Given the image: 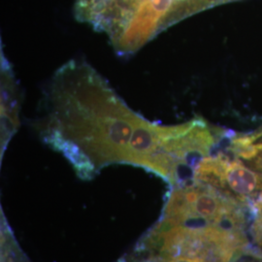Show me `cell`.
I'll list each match as a JSON object with an SVG mask.
<instances>
[{
	"label": "cell",
	"mask_w": 262,
	"mask_h": 262,
	"mask_svg": "<svg viewBox=\"0 0 262 262\" xmlns=\"http://www.w3.org/2000/svg\"><path fill=\"white\" fill-rule=\"evenodd\" d=\"M41 108L35 121L39 135L83 180L105 166L128 164L131 143L149 122L83 59H71L56 70Z\"/></svg>",
	"instance_id": "1"
},
{
	"label": "cell",
	"mask_w": 262,
	"mask_h": 262,
	"mask_svg": "<svg viewBox=\"0 0 262 262\" xmlns=\"http://www.w3.org/2000/svg\"><path fill=\"white\" fill-rule=\"evenodd\" d=\"M144 0H77V19L105 33L112 44L122 34Z\"/></svg>",
	"instance_id": "2"
},
{
	"label": "cell",
	"mask_w": 262,
	"mask_h": 262,
	"mask_svg": "<svg viewBox=\"0 0 262 262\" xmlns=\"http://www.w3.org/2000/svg\"><path fill=\"white\" fill-rule=\"evenodd\" d=\"M20 97L13 67L1 51V155L19 126Z\"/></svg>",
	"instance_id": "3"
},
{
	"label": "cell",
	"mask_w": 262,
	"mask_h": 262,
	"mask_svg": "<svg viewBox=\"0 0 262 262\" xmlns=\"http://www.w3.org/2000/svg\"><path fill=\"white\" fill-rule=\"evenodd\" d=\"M227 1H232V0H187V6H189L190 12H193L212 4L224 3Z\"/></svg>",
	"instance_id": "4"
},
{
	"label": "cell",
	"mask_w": 262,
	"mask_h": 262,
	"mask_svg": "<svg viewBox=\"0 0 262 262\" xmlns=\"http://www.w3.org/2000/svg\"><path fill=\"white\" fill-rule=\"evenodd\" d=\"M195 258H189V257H185V256H180L176 258H172L168 260H164L165 262H195Z\"/></svg>",
	"instance_id": "5"
},
{
	"label": "cell",
	"mask_w": 262,
	"mask_h": 262,
	"mask_svg": "<svg viewBox=\"0 0 262 262\" xmlns=\"http://www.w3.org/2000/svg\"><path fill=\"white\" fill-rule=\"evenodd\" d=\"M195 262H208V261H206V260H203V259H196V260H195Z\"/></svg>",
	"instance_id": "6"
}]
</instances>
